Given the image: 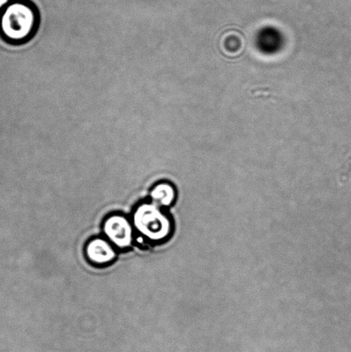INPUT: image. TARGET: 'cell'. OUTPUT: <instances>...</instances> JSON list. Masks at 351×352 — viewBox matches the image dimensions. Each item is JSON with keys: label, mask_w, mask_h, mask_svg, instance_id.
I'll return each instance as SVG.
<instances>
[{"label": "cell", "mask_w": 351, "mask_h": 352, "mask_svg": "<svg viewBox=\"0 0 351 352\" xmlns=\"http://www.w3.org/2000/svg\"><path fill=\"white\" fill-rule=\"evenodd\" d=\"M38 13L34 3L27 0H12L0 12V33L13 43L29 40L36 30Z\"/></svg>", "instance_id": "6da1fadb"}, {"label": "cell", "mask_w": 351, "mask_h": 352, "mask_svg": "<svg viewBox=\"0 0 351 352\" xmlns=\"http://www.w3.org/2000/svg\"><path fill=\"white\" fill-rule=\"evenodd\" d=\"M134 230L150 243H160L170 236L173 226L170 216L152 202L141 204L133 215Z\"/></svg>", "instance_id": "7a4b0ae2"}, {"label": "cell", "mask_w": 351, "mask_h": 352, "mask_svg": "<svg viewBox=\"0 0 351 352\" xmlns=\"http://www.w3.org/2000/svg\"><path fill=\"white\" fill-rule=\"evenodd\" d=\"M134 231L133 223L119 214L109 217L103 224V232L108 241L119 250H126L132 246Z\"/></svg>", "instance_id": "3957f363"}, {"label": "cell", "mask_w": 351, "mask_h": 352, "mask_svg": "<svg viewBox=\"0 0 351 352\" xmlns=\"http://www.w3.org/2000/svg\"><path fill=\"white\" fill-rule=\"evenodd\" d=\"M85 252L89 261L95 265L111 263L117 256L115 247L102 238H95L89 241Z\"/></svg>", "instance_id": "277c9868"}, {"label": "cell", "mask_w": 351, "mask_h": 352, "mask_svg": "<svg viewBox=\"0 0 351 352\" xmlns=\"http://www.w3.org/2000/svg\"><path fill=\"white\" fill-rule=\"evenodd\" d=\"M150 196L151 202L164 209L173 205L177 199V190L170 183L161 182L151 189Z\"/></svg>", "instance_id": "5b68a950"}, {"label": "cell", "mask_w": 351, "mask_h": 352, "mask_svg": "<svg viewBox=\"0 0 351 352\" xmlns=\"http://www.w3.org/2000/svg\"><path fill=\"white\" fill-rule=\"evenodd\" d=\"M282 45V36L278 31L271 28L260 31L258 36V46L264 53H275Z\"/></svg>", "instance_id": "8992f818"}, {"label": "cell", "mask_w": 351, "mask_h": 352, "mask_svg": "<svg viewBox=\"0 0 351 352\" xmlns=\"http://www.w3.org/2000/svg\"><path fill=\"white\" fill-rule=\"evenodd\" d=\"M12 1V0H0V12Z\"/></svg>", "instance_id": "52a82bcc"}]
</instances>
